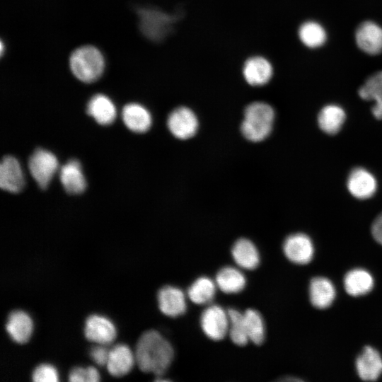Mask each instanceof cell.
Wrapping results in <instances>:
<instances>
[{"label":"cell","instance_id":"obj_2","mask_svg":"<svg viewBox=\"0 0 382 382\" xmlns=\"http://www.w3.org/2000/svg\"><path fill=\"white\" fill-rule=\"evenodd\" d=\"M274 120L272 106L264 102H253L245 109L241 132L249 141H260L271 133Z\"/></svg>","mask_w":382,"mask_h":382},{"label":"cell","instance_id":"obj_22","mask_svg":"<svg viewBox=\"0 0 382 382\" xmlns=\"http://www.w3.org/2000/svg\"><path fill=\"white\" fill-rule=\"evenodd\" d=\"M6 328L14 342L23 344L30 337L33 322L30 316L24 311H13L8 315Z\"/></svg>","mask_w":382,"mask_h":382},{"label":"cell","instance_id":"obj_19","mask_svg":"<svg viewBox=\"0 0 382 382\" xmlns=\"http://www.w3.org/2000/svg\"><path fill=\"white\" fill-rule=\"evenodd\" d=\"M336 291L332 282L323 277L313 278L309 285L312 305L319 309L328 308L335 298Z\"/></svg>","mask_w":382,"mask_h":382},{"label":"cell","instance_id":"obj_33","mask_svg":"<svg viewBox=\"0 0 382 382\" xmlns=\"http://www.w3.org/2000/svg\"><path fill=\"white\" fill-rule=\"evenodd\" d=\"M109 350L105 347L98 346L91 349L90 356L93 361L99 366L106 365Z\"/></svg>","mask_w":382,"mask_h":382},{"label":"cell","instance_id":"obj_7","mask_svg":"<svg viewBox=\"0 0 382 382\" xmlns=\"http://www.w3.org/2000/svg\"><path fill=\"white\" fill-rule=\"evenodd\" d=\"M167 125L175 137L187 139L196 134L198 129V120L191 109L187 107H178L170 113Z\"/></svg>","mask_w":382,"mask_h":382},{"label":"cell","instance_id":"obj_31","mask_svg":"<svg viewBox=\"0 0 382 382\" xmlns=\"http://www.w3.org/2000/svg\"><path fill=\"white\" fill-rule=\"evenodd\" d=\"M100 380V376L96 368L75 367L69 374V381L71 382H96Z\"/></svg>","mask_w":382,"mask_h":382},{"label":"cell","instance_id":"obj_11","mask_svg":"<svg viewBox=\"0 0 382 382\" xmlns=\"http://www.w3.org/2000/svg\"><path fill=\"white\" fill-rule=\"evenodd\" d=\"M347 187L352 196L359 199H366L375 194L377 181L368 170L355 168L347 178Z\"/></svg>","mask_w":382,"mask_h":382},{"label":"cell","instance_id":"obj_8","mask_svg":"<svg viewBox=\"0 0 382 382\" xmlns=\"http://www.w3.org/2000/svg\"><path fill=\"white\" fill-rule=\"evenodd\" d=\"M283 250L288 260L299 265L310 262L314 254L311 239L308 235L302 233L287 236L283 244Z\"/></svg>","mask_w":382,"mask_h":382},{"label":"cell","instance_id":"obj_13","mask_svg":"<svg viewBox=\"0 0 382 382\" xmlns=\"http://www.w3.org/2000/svg\"><path fill=\"white\" fill-rule=\"evenodd\" d=\"M84 334L90 341L100 345H108L115 338L116 330L109 319L93 314L86 320Z\"/></svg>","mask_w":382,"mask_h":382},{"label":"cell","instance_id":"obj_6","mask_svg":"<svg viewBox=\"0 0 382 382\" xmlns=\"http://www.w3.org/2000/svg\"><path fill=\"white\" fill-rule=\"evenodd\" d=\"M200 325L204 333L209 339L221 340L228 332V312L219 305H211L202 312Z\"/></svg>","mask_w":382,"mask_h":382},{"label":"cell","instance_id":"obj_30","mask_svg":"<svg viewBox=\"0 0 382 382\" xmlns=\"http://www.w3.org/2000/svg\"><path fill=\"white\" fill-rule=\"evenodd\" d=\"M227 312L229 320L228 333L231 340L236 345H245L248 342L249 338L245 328L243 313L234 308H230Z\"/></svg>","mask_w":382,"mask_h":382},{"label":"cell","instance_id":"obj_16","mask_svg":"<svg viewBox=\"0 0 382 382\" xmlns=\"http://www.w3.org/2000/svg\"><path fill=\"white\" fill-rule=\"evenodd\" d=\"M122 118L125 126L131 131L144 133L151 126L152 117L149 111L142 105L132 103L124 106Z\"/></svg>","mask_w":382,"mask_h":382},{"label":"cell","instance_id":"obj_24","mask_svg":"<svg viewBox=\"0 0 382 382\" xmlns=\"http://www.w3.org/2000/svg\"><path fill=\"white\" fill-rule=\"evenodd\" d=\"M374 284L372 275L366 270L355 268L349 271L344 279L346 291L351 296H359L370 292Z\"/></svg>","mask_w":382,"mask_h":382},{"label":"cell","instance_id":"obj_3","mask_svg":"<svg viewBox=\"0 0 382 382\" xmlns=\"http://www.w3.org/2000/svg\"><path fill=\"white\" fill-rule=\"evenodd\" d=\"M69 67L72 74L79 81L92 83L102 76L105 59L98 48L92 45H83L71 53Z\"/></svg>","mask_w":382,"mask_h":382},{"label":"cell","instance_id":"obj_26","mask_svg":"<svg viewBox=\"0 0 382 382\" xmlns=\"http://www.w3.org/2000/svg\"><path fill=\"white\" fill-rule=\"evenodd\" d=\"M216 286L224 293L235 294L241 291L245 286L244 274L238 269L226 266L222 267L216 276Z\"/></svg>","mask_w":382,"mask_h":382},{"label":"cell","instance_id":"obj_5","mask_svg":"<svg viewBox=\"0 0 382 382\" xmlns=\"http://www.w3.org/2000/svg\"><path fill=\"white\" fill-rule=\"evenodd\" d=\"M28 168L30 175L39 187L45 189L57 171L59 162L51 151L37 149L29 158Z\"/></svg>","mask_w":382,"mask_h":382},{"label":"cell","instance_id":"obj_21","mask_svg":"<svg viewBox=\"0 0 382 382\" xmlns=\"http://www.w3.org/2000/svg\"><path fill=\"white\" fill-rule=\"evenodd\" d=\"M88 114L98 124L110 125L117 116V110L113 102L103 94L93 96L87 104Z\"/></svg>","mask_w":382,"mask_h":382},{"label":"cell","instance_id":"obj_15","mask_svg":"<svg viewBox=\"0 0 382 382\" xmlns=\"http://www.w3.org/2000/svg\"><path fill=\"white\" fill-rule=\"evenodd\" d=\"M359 376L364 381H376L382 374V358L374 348L365 347L356 360Z\"/></svg>","mask_w":382,"mask_h":382},{"label":"cell","instance_id":"obj_27","mask_svg":"<svg viewBox=\"0 0 382 382\" xmlns=\"http://www.w3.org/2000/svg\"><path fill=\"white\" fill-rule=\"evenodd\" d=\"M298 36L300 41L308 48H318L327 40V33L324 27L314 21H307L299 28Z\"/></svg>","mask_w":382,"mask_h":382},{"label":"cell","instance_id":"obj_32","mask_svg":"<svg viewBox=\"0 0 382 382\" xmlns=\"http://www.w3.org/2000/svg\"><path fill=\"white\" fill-rule=\"evenodd\" d=\"M33 381L56 382L58 381L55 368L47 364H42L35 367L32 374Z\"/></svg>","mask_w":382,"mask_h":382},{"label":"cell","instance_id":"obj_1","mask_svg":"<svg viewBox=\"0 0 382 382\" xmlns=\"http://www.w3.org/2000/svg\"><path fill=\"white\" fill-rule=\"evenodd\" d=\"M173 357L172 345L156 330L144 332L137 341L134 358L138 367L144 372L162 375Z\"/></svg>","mask_w":382,"mask_h":382},{"label":"cell","instance_id":"obj_29","mask_svg":"<svg viewBox=\"0 0 382 382\" xmlns=\"http://www.w3.org/2000/svg\"><path fill=\"white\" fill-rule=\"evenodd\" d=\"M245 328L249 340L257 345H261L265 337V327L261 314L249 308L243 313Z\"/></svg>","mask_w":382,"mask_h":382},{"label":"cell","instance_id":"obj_25","mask_svg":"<svg viewBox=\"0 0 382 382\" xmlns=\"http://www.w3.org/2000/svg\"><path fill=\"white\" fill-rule=\"evenodd\" d=\"M346 120L344 109L336 104L325 105L318 115L320 129L328 134H335L342 127Z\"/></svg>","mask_w":382,"mask_h":382},{"label":"cell","instance_id":"obj_14","mask_svg":"<svg viewBox=\"0 0 382 382\" xmlns=\"http://www.w3.org/2000/svg\"><path fill=\"white\" fill-rule=\"evenodd\" d=\"M160 311L169 317H178L186 311L187 303L183 291L175 286H165L158 292Z\"/></svg>","mask_w":382,"mask_h":382},{"label":"cell","instance_id":"obj_9","mask_svg":"<svg viewBox=\"0 0 382 382\" xmlns=\"http://www.w3.org/2000/svg\"><path fill=\"white\" fill-rule=\"evenodd\" d=\"M245 81L253 86H262L272 79L274 69L270 61L260 55H254L248 58L242 69Z\"/></svg>","mask_w":382,"mask_h":382},{"label":"cell","instance_id":"obj_23","mask_svg":"<svg viewBox=\"0 0 382 382\" xmlns=\"http://www.w3.org/2000/svg\"><path fill=\"white\" fill-rule=\"evenodd\" d=\"M231 254L241 268L254 270L260 264V254L254 243L247 238H240L233 244Z\"/></svg>","mask_w":382,"mask_h":382},{"label":"cell","instance_id":"obj_12","mask_svg":"<svg viewBox=\"0 0 382 382\" xmlns=\"http://www.w3.org/2000/svg\"><path fill=\"white\" fill-rule=\"evenodd\" d=\"M25 178L19 161L12 156L3 158L0 165V187L12 193L22 190Z\"/></svg>","mask_w":382,"mask_h":382},{"label":"cell","instance_id":"obj_10","mask_svg":"<svg viewBox=\"0 0 382 382\" xmlns=\"http://www.w3.org/2000/svg\"><path fill=\"white\" fill-rule=\"evenodd\" d=\"M357 47L364 53L376 55L382 52V27L366 21L357 28L354 35Z\"/></svg>","mask_w":382,"mask_h":382},{"label":"cell","instance_id":"obj_28","mask_svg":"<svg viewBox=\"0 0 382 382\" xmlns=\"http://www.w3.org/2000/svg\"><path fill=\"white\" fill-rule=\"evenodd\" d=\"M216 284L207 277L197 278L188 288L187 296L196 304L210 303L216 294Z\"/></svg>","mask_w":382,"mask_h":382},{"label":"cell","instance_id":"obj_4","mask_svg":"<svg viewBox=\"0 0 382 382\" xmlns=\"http://www.w3.org/2000/svg\"><path fill=\"white\" fill-rule=\"evenodd\" d=\"M178 14H169L154 8H141L138 11L140 30L149 40L160 42L172 31L179 18Z\"/></svg>","mask_w":382,"mask_h":382},{"label":"cell","instance_id":"obj_18","mask_svg":"<svg viewBox=\"0 0 382 382\" xmlns=\"http://www.w3.org/2000/svg\"><path fill=\"white\" fill-rule=\"evenodd\" d=\"M59 180L64 190L70 194H79L86 187V181L80 163L69 160L59 170Z\"/></svg>","mask_w":382,"mask_h":382},{"label":"cell","instance_id":"obj_17","mask_svg":"<svg viewBox=\"0 0 382 382\" xmlns=\"http://www.w3.org/2000/svg\"><path fill=\"white\" fill-rule=\"evenodd\" d=\"M134 360V355L127 345L117 344L109 350L107 369L110 375L121 377L129 372Z\"/></svg>","mask_w":382,"mask_h":382},{"label":"cell","instance_id":"obj_20","mask_svg":"<svg viewBox=\"0 0 382 382\" xmlns=\"http://www.w3.org/2000/svg\"><path fill=\"white\" fill-rule=\"evenodd\" d=\"M358 94L364 100L374 101L371 112L374 117L382 120V71L371 75L359 88Z\"/></svg>","mask_w":382,"mask_h":382},{"label":"cell","instance_id":"obj_34","mask_svg":"<svg viewBox=\"0 0 382 382\" xmlns=\"http://www.w3.org/2000/svg\"><path fill=\"white\" fill-rule=\"evenodd\" d=\"M371 233L374 239L382 245V212L374 221Z\"/></svg>","mask_w":382,"mask_h":382}]
</instances>
